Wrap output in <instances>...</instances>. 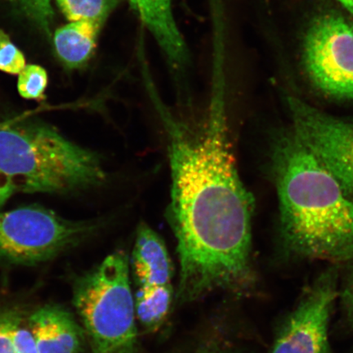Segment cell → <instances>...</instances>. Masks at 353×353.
<instances>
[{"label":"cell","mask_w":353,"mask_h":353,"mask_svg":"<svg viewBox=\"0 0 353 353\" xmlns=\"http://www.w3.org/2000/svg\"><path fill=\"white\" fill-rule=\"evenodd\" d=\"M215 81L208 113L197 125L181 122L159 105L171 170L168 217L179 260V304L215 291L247 294L256 283L254 198L233 157L223 81Z\"/></svg>","instance_id":"6da1fadb"},{"label":"cell","mask_w":353,"mask_h":353,"mask_svg":"<svg viewBox=\"0 0 353 353\" xmlns=\"http://www.w3.org/2000/svg\"><path fill=\"white\" fill-rule=\"evenodd\" d=\"M281 235L300 258L353 262V201L299 142L281 135L272 157Z\"/></svg>","instance_id":"7a4b0ae2"},{"label":"cell","mask_w":353,"mask_h":353,"mask_svg":"<svg viewBox=\"0 0 353 353\" xmlns=\"http://www.w3.org/2000/svg\"><path fill=\"white\" fill-rule=\"evenodd\" d=\"M0 170L26 193H72L107 179L98 154L28 120L0 123Z\"/></svg>","instance_id":"3957f363"},{"label":"cell","mask_w":353,"mask_h":353,"mask_svg":"<svg viewBox=\"0 0 353 353\" xmlns=\"http://www.w3.org/2000/svg\"><path fill=\"white\" fill-rule=\"evenodd\" d=\"M73 303L91 353H144L137 329L130 259L123 250L78 278Z\"/></svg>","instance_id":"277c9868"},{"label":"cell","mask_w":353,"mask_h":353,"mask_svg":"<svg viewBox=\"0 0 353 353\" xmlns=\"http://www.w3.org/2000/svg\"><path fill=\"white\" fill-rule=\"evenodd\" d=\"M98 222L72 221L39 205L0 212V259L23 265L47 261L85 240Z\"/></svg>","instance_id":"5b68a950"},{"label":"cell","mask_w":353,"mask_h":353,"mask_svg":"<svg viewBox=\"0 0 353 353\" xmlns=\"http://www.w3.org/2000/svg\"><path fill=\"white\" fill-rule=\"evenodd\" d=\"M309 81L328 98L353 100V30L343 17L325 12L313 17L303 39Z\"/></svg>","instance_id":"8992f818"},{"label":"cell","mask_w":353,"mask_h":353,"mask_svg":"<svg viewBox=\"0 0 353 353\" xmlns=\"http://www.w3.org/2000/svg\"><path fill=\"white\" fill-rule=\"evenodd\" d=\"M293 132L353 201V121L330 116L296 97L287 98Z\"/></svg>","instance_id":"52a82bcc"},{"label":"cell","mask_w":353,"mask_h":353,"mask_svg":"<svg viewBox=\"0 0 353 353\" xmlns=\"http://www.w3.org/2000/svg\"><path fill=\"white\" fill-rule=\"evenodd\" d=\"M338 295V272L330 269L302 295L282 325L271 353H331L329 324Z\"/></svg>","instance_id":"ba28073f"},{"label":"cell","mask_w":353,"mask_h":353,"mask_svg":"<svg viewBox=\"0 0 353 353\" xmlns=\"http://www.w3.org/2000/svg\"><path fill=\"white\" fill-rule=\"evenodd\" d=\"M28 323L39 353H82L85 330L64 307H39L28 316Z\"/></svg>","instance_id":"9c48e42d"},{"label":"cell","mask_w":353,"mask_h":353,"mask_svg":"<svg viewBox=\"0 0 353 353\" xmlns=\"http://www.w3.org/2000/svg\"><path fill=\"white\" fill-rule=\"evenodd\" d=\"M130 266L136 289L172 285L174 267L165 242L144 223L137 229Z\"/></svg>","instance_id":"30bf717a"},{"label":"cell","mask_w":353,"mask_h":353,"mask_svg":"<svg viewBox=\"0 0 353 353\" xmlns=\"http://www.w3.org/2000/svg\"><path fill=\"white\" fill-rule=\"evenodd\" d=\"M174 69L188 63L186 43L176 23L173 0H128Z\"/></svg>","instance_id":"8fae6325"},{"label":"cell","mask_w":353,"mask_h":353,"mask_svg":"<svg viewBox=\"0 0 353 353\" xmlns=\"http://www.w3.org/2000/svg\"><path fill=\"white\" fill-rule=\"evenodd\" d=\"M103 26L90 21H72L54 33L55 51L65 68L78 69L91 59Z\"/></svg>","instance_id":"7c38bea8"},{"label":"cell","mask_w":353,"mask_h":353,"mask_svg":"<svg viewBox=\"0 0 353 353\" xmlns=\"http://www.w3.org/2000/svg\"><path fill=\"white\" fill-rule=\"evenodd\" d=\"M134 296L137 320L149 331L161 327L175 300L172 285L136 289Z\"/></svg>","instance_id":"4fadbf2b"},{"label":"cell","mask_w":353,"mask_h":353,"mask_svg":"<svg viewBox=\"0 0 353 353\" xmlns=\"http://www.w3.org/2000/svg\"><path fill=\"white\" fill-rule=\"evenodd\" d=\"M70 22L90 21L104 26L120 3V0H55Z\"/></svg>","instance_id":"5bb4252c"},{"label":"cell","mask_w":353,"mask_h":353,"mask_svg":"<svg viewBox=\"0 0 353 353\" xmlns=\"http://www.w3.org/2000/svg\"><path fill=\"white\" fill-rule=\"evenodd\" d=\"M48 82L46 69L39 65H26L19 74L17 90L21 98L41 101L46 99Z\"/></svg>","instance_id":"9a60e30c"},{"label":"cell","mask_w":353,"mask_h":353,"mask_svg":"<svg viewBox=\"0 0 353 353\" xmlns=\"http://www.w3.org/2000/svg\"><path fill=\"white\" fill-rule=\"evenodd\" d=\"M8 1L48 37H50L51 26L54 15L52 0H8Z\"/></svg>","instance_id":"2e32d148"},{"label":"cell","mask_w":353,"mask_h":353,"mask_svg":"<svg viewBox=\"0 0 353 353\" xmlns=\"http://www.w3.org/2000/svg\"><path fill=\"white\" fill-rule=\"evenodd\" d=\"M26 59L8 34L0 29V70L10 74H19L25 68Z\"/></svg>","instance_id":"e0dca14e"},{"label":"cell","mask_w":353,"mask_h":353,"mask_svg":"<svg viewBox=\"0 0 353 353\" xmlns=\"http://www.w3.org/2000/svg\"><path fill=\"white\" fill-rule=\"evenodd\" d=\"M16 310L17 307L0 306V353H17L11 335Z\"/></svg>","instance_id":"ac0fdd59"},{"label":"cell","mask_w":353,"mask_h":353,"mask_svg":"<svg viewBox=\"0 0 353 353\" xmlns=\"http://www.w3.org/2000/svg\"><path fill=\"white\" fill-rule=\"evenodd\" d=\"M341 297L347 319L353 326V263L343 282Z\"/></svg>","instance_id":"d6986e66"},{"label":"cell","mask_w":353,"mask_h":353,"mask_svg":"<svg viewBox=\"0 0 353 353\" xmlns=\"http://www.w3.org/2000/svg\"><path fill=\"white\" fill-rule=\"evenodd\" d=\"M15 192V185L10 176L0 170V207L4 205Z\"/></svg>","instance_id":"ffe728a7"},{"label":"cell","mask_w":353,"mask_h":353,"mask_svg":"<svg viewBox=\"0 0 353 353\" xmlns=\"http://www.w3.org/2000/svg\"><path fill=\"white\" fill-rule=\"evenodd\" d=\"M195 353H247L229 346L220 345V344H209L201 347Z\"/></svg>","instance_id":"44dd1931"},{"label":"cell","mask_w":353,"mask_h":353,"mask_svg":"<svg viewBox=\"0 0 353 353\" xmlns=\"http://www.w3.org/2000/svg\"><path fill=\"white\" fill-rule=\"evenodd\" d=\"M337 1L353 14V0H337Z\"/></svg>","instance_id":"7402d4cb"}]
</instances>
